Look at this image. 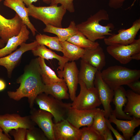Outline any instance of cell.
I'll return each mask as SVG.
<instances>
[{"label":"cell","instance_id":"cell-41","mask_svg":"<svg viewBox=\"0 0 140 140\" xmlns=\"http://www.w3.org/2000/svg\"><path fill=\"white\" fill-rule=\"evenodd\" d=\"M131 140H140V130L138 131L136 134L132 136L130 139Z\"/></svg>","mask_w":140,"mask_h":140},{"label":"cell","instance_id":"cell-30","mask_svg":"<svg viewBox=\"0 0 140 140\" xmlns=\"http://www.w3.org/2000/svg\"><path fill=\"white\" fill-rule=\"evenodd\" d=\"M92 126L102 137L104 132L108 127L106 122L103 110L100 109L95 115Z\"/></svg>","mask_w":140,"mask_h":140},{"label":"cell","instance_id":"cell-33","mask_svg":"<svg viewBox=\"0 0 140 140\" xmlns=\"http://www.w3.org/2000/svg\"><path fill=\"white\" fill-rule=\"evenodd\" d=\"M74 0H51L50 5H57L60 4L66 10L69 12H74L75 9L73 3Z\"/></svg>","mask_w":140,"mask_h":140},{"label":"cell","instance_id":"cell-20","mask_svg":"<svg viewBox=\"0 0 140 140\" xmlns=\"http://www.w3.org/2000/svg\"><path fill=\"white\" fill-rule=\"evenodd\" d=\"M81 58L95 67L98 71H101L106 65L105 55L100 45L94 49L86 50Z\"/></svg>","mask_w":140,"mask_h":140},{"label":"cell","instance_id":"cell-10","mask_svg":"<svg viewBox=\"0 0 140 140\" xmlns=\"http://www.w3.org/2000/svg\"><path fill=\"white\" fill-rule=\"evenodd\" d=\"M30 117H22L17 114H6L0 115V127L4 133L10 137L9 131L19 128L29 129L34 127Z\"/></svg>","mask_w":140,"mask_h":140},{"label":"cell","instance_id":"cell-28","mask_svg":"<svg viewBox=\"0 0 140 140\" xmlns=\"http://www.w3.org/2000/svg\"><path fill=\"white\" fill-rule=\"evenodd\" d=\"M67 41L86 50L94 49L100 45L97 42L91 41L79 31Z\"/></svg>","mask_w":140,"mask_h":140},{"label":"cell","instance_id":"cell-11","mask_svg":"<svg viewBox=\"0 0 140 140\" xmlns=\"http://www.w3.org/2000/svg\"><path fill=\"white\" fill-rule=\"evenodd\" d=\"M79 72L74 61L67 62L62 70L57 71L58 77L65 81L68 88L69 97L72 101L76 96V91L79 84Z\"/></svg>","mask_w":140,"mask_h":140},{"label":"cell","instance_id":"cell-6","mask_svg":"<svg viewBox=\"0 0 140 140\" xmlns=\"http://www.w3.org/2000/svg\"><path fill=\"white\" fill-rule=\"evenodd\" d=\"M107 52L122 64H126L132 60L140 59V39L126 45L108 46Z\"/></svg>","mask_w":140,"mask_h":140},{"label":"cell","instance_id":"cell-43","mask_svg":"<svg viewBox=\"0 0 140 140\" xmlns=\"http://www.w3.org/2000/svg\"><path fill=\"white\" fill-rule=\"evenodd\" d=\"M5 44L0 38V48L4 47L5 46Z\"/></svg>","mask_w":140,"mask_h":140},{"label":"cell","instance_id":"cell-25","mask_svg":"<svg viewBox=\"0 0 140 140\" xmlns=\"http://www.w3.org/2000/svg\"><path fill=\"white\" fill-rule=\"evenodd\" d=\"M68 90L67 85L63 79L61 81L45 85L44 93L57 99L62 100L69 99V94L68 93Z\"/></svg>","mask_w":140,"mask_h":140},{"label":"cell","instance_id":"cell-38","mask_svg":"<svg viewBox=\"0 0 140 140\" xmlns=\"http://www.w3.org/2000/svg\"><path fill=\"white\" fill-rule=\"evenodd\" d=\"M102 137L103 140H114L111 131L108 127L104 132L102 135Z\"/></svg>","mask_w":140,"mask_h":140},{"label":"cell","instance_id":"cell-40","mask_svg":"<svg viewBox=\"0 0 140 140\" xmlns=\"http://www.w3.org/2000/svg\"><path fill=\"white\" fill-rule=\"evenodd\" d=\"M2 129L0 127V140H10V137L3 132Z\"/></svg>","mask_w":140,"mask_h":140},{"label":"cell","instance_id":"cell-9","mask_svg":"<svg viewBox=\"0 0 140 140\" xmlns=\"http://www.w3.org/2000/svg\"><path fill=\"white\" fill-rule=\"evenodd\" d=\"M94 85L104 108V117L108 119L113 110L110 103L114 97V91L103 80L100 71H97L96 73Z\"/></svg>","mask_w":140,"mask_h":140},{"label":"cell","instance_id":"cell-42","mask_svg":"<svg viewBox=\"0 0 140 140\" xmlns=\"http://www.w3.org/2000/svg\"><path fill=\"white\" fill-rule=\"evenodd\" d=\"M6 84L5 81L0 79V91L3 90L5 88Z\"/></svg>","mask_w":140,"mask_h":140},{"label":"cell","instance_id":"cell-35","mask_svg":"<svg viewBox=\"0 0 140 140\" xmlns=\"http://www.w3.org/2000/svg\"><path fill=\"white\" fill-rule=\"evenodd\" d=\"M105 120L107 127L112 132L117 140H125L123 136L121 135L113 127L108 118H105Z\"/></svg>","mask_w":140,"mask_h":140},{"label":"cell","instance_id":"cell-17","mask_svg":"<svg viewBox=\"0 0 140 140\" xmlns=\"http://www.w3.org/2000/svg\"><path fill=\"white\" fill-rule=\"evenodd\" d=\"M108 118L110 122L115 124L118 129L122 132L125 140H130L133 135L135 129L140 125V119L134 117L131 120H121L118 119L111 114Z\"/></svg>","mask_w":140,"mask_h":140},{"label":"cell","instance_id":"cell-36","mask_svg":"<svg viewBox=\"0 0 140 140\" xmlns=\"http://www.w3.org/2000/svg\"><path fill=\"white\" fill-rule=\"evenodd\" d=\"M126 0H109L108 5L112 8L117 9L122 7L124 2ZM136 0H135L132 4V6Z\"/></svg>","mask_w":140,"mask_h":140},{"label":"cell","instance_id":"cell-1","mask_svg":"<svg viewBox=\"0 0 140 140\" xmlns=\"http://www.w3.org/2000/svg\"><path fill=\"white\" fill-rule=\"evenodd\" d=\"M17 82L20 84L19 87L15 91H8V96L17 101L27 97L30 107L32 108L37 96L44 92L45 86L42 79L38 58L32 59L25 67L23 73L17 79Z\"/></svg>","mask_w":140,"mask_h":140},{"label":"cell","instance_id":"cell-24","mask_svg":"<svg viewBox=\"0 0 140 140\" xmlns=\"http://www.w3.org/2000/svg\"><path fill=\"white\" fill-rule=\"evenodd\" d=\"M127 104L123 110L127 114L140 118V94L131 90L126 91Z\"/></svg>","mask_w":140,"mask_h":140},{"label":"cell","instance_id":"cell-4","mask_svg":"<svg viewBox=\"0 0 140 140\" xmlns=\"http://www.w3.org/2000/svg\"><path fill=\"white\" fill-rule=\"evenodd\" d=\"M27 8L29 16L41 21L45 25L62 27V20L67 10L62 5L36 6L31 4Z\"/></svg>","mask_w":140,"mask_h":140},{"label":"cell","instance_id":"cell-18","mask_svg":"<svg viewBox=\"0 0 140 140\" xmlns=\"http://www.w3.org/2000/svg\"><path fill=\"white\" fill-rule=\"evenodd\" d=\"M4 5L15 11L34 36L37 30L29 18L27 7L22 0H4Z\"/></svg>","mask_w":140,"mask_h":140},{"label":"cell","instance_id":"cell-3","mask_svg":"<svg viewBox=\"0 0 140 140\" xmlns=\"http://www.w3.org/2000/svg\"><path fill=\"white\" fill-rule=\"evenodd\" d=\"M102 79L114 91L123 85L139 80L140 71L131 69L121 66H110L101 71Z\"/></svg>","mask_w":140,"mask_h":140},{"label":"cell","instance_id":"cell-22","mask_svg":"<svg viewBox=\"0 0 140 140\" xmlns=\"http://www.w3.org/2000/svg\"><path fill=\"white\" fill-rule=\"evenodd\" d=\"M31 51L34 56H38L44 59H57L58 61L59 65L57 70H62L65 64L69 61L68 59L63 56H61L58 55L43 45L39 44Z\"/></svg>","mask_w":140,"mask_h":140},{"label":"cell","instance_id":"cell-23","mask_svg":"<svg viewBox=\"0 0 140 140\" xmlns=\"http://www.w3.org/2000/svg\"><path fill=\"white\" fill-rule=\"evenodd\" d=\"M43 31L56 35L60 41L63 42L76 34L78 30L74 21L71 22L68 27L65 28H60L53 26L50 24L46 25Z\"/></svg>","mask_w":140,"mask_h":140},{"label":"cell","instance_id":"cell-26","mask_svg":"<svg viewBox=\"0 0 140 140\" xmlns=\"http://www.w3.org/2000/svg\"><path fill=\"white\" fill-rule=\"evenodd\" d=\"M60 43L63 56L69 61H74L81 58L86 50L67 41H60Z\"/></svg>","mask_w":140,"mask_h":140},{"label":"cell","instance_id":"cell-7","mask_svg":"<svg viewBox=\"0 0 140 140\" xmlns=\"http://www.w3.org/2000/svg\"><path fill=\"white\" fill-rule=\"evenodd\" d=\"M79 84L80 92L71 103V108L79 110H88L97 108L101 104L95 87L88 89L81 80H79Z\"/></svg>","mask_w":140,"mask_h":140},{"label":"cell","instance_id":"cell-34","mask_svg":"<svg viewBox=\"0 0 140 140\" xmlns=\"http://www.w3.org/2000/svg\"><path fill=\"white\" fill-rule=\"evenodd\" d=\"M27 129L25 128H19L11 130L9 133L13 137L15 140H25Z\"/></svg>","mask_w":140,"mask_h":140},{"label":"cell","instance_id":"cell-13","mask_svg":"<svg viewBox=\"0 0 140 140\" xmlns=\"http://www.w3.org/2000/svg\"><path fill=\"white\" fill-rule=\"evenodd\" d=\"M30 118L43 131L47 139L55 140L53 131L52 118L53 116L50 113L41 109H34L31 112Z\"/></svg>","mask_w":140,"mask_h":140},{"label":"cell","instance_id":"cell-16","mask_svg":"<svg viewBox=\"0 0 140 140\" xmlns=\"http://www.w3.org/2000/svg\"><path fill=\"white\" fill-rule=\"evenodd\" d=\"M30 33L26 25L24 24L19 33L8 40L5 46L0 48V58L6 56L17 50V47L29 39Z\"/></svg>","mask_w":140,"mask_h":140},{"label":"cell","instance_id":"cell-2","mask_svg":"<svg viewBox=\"0 0 140 140\" xmlns=\"http://www.w3.org/2000/svg\"><path fill=\"white\" fill-rule=\"evenodd\" d=\"M109 15L104 9L99 10L91 15L87 20L76 25L78 31L82 33L91 41L95 42L98 39H104L106 36H110L111 32L114 29L111 23L106 26L101 25L99 22L102 20H108Z\"/></svg>","mask_w":140,"mask_h":140},{"label":"cell","instance_id":"cell-31","mask_svg":"<svg viewBox=\"0 0 140 140\" xmlns=\"http://www.w3.org/2000/svg\"><path fill=\"white\" fill-rule=\"evenodd\" d=\"M80 140H103L102 136L92 126L84 127L80 129Z\"/></svg>","mask_w":140,"mask_h":140},{"label":"cell","instance_id":"cell-19","mask_svg":"<svg viewBox=\"0 0 140 140\" xmlns=\"http://www.w3.org/2000/svg\"><path fill=\"white\" fill-rule=\"evenodd\" d=\"M114 94L112 101L115 106V109L112 110L111 114L118 118L130 120L133 118L123 110V106L127 102L126 96V90L122 86L114 90Z\"/></svg>","mask_w":140,"mask_h":140},{"label":"cell","instance_id":"cell-39","mask_svg":"<svg viewBox=\"0 0 140 140\" xmlns=\"http://www.w3.org/2000/svg\"><path fill=\"white\" fill-rule=\"evenodd\" d=\"M27 6L32 4L33 2H36L38 0H22ZM43 1L47 4H50L51 0H43Z\"/></svg>","mask_w":140,"mask_h":140},{"label":"cell","instance_id":"cell-5","mask_svg":"<svg viewBox=\"0 0 140 140\" xmlns=\"http://www.w3.org/2000/svg\"><path fill=\"white\" fill-rule=\"evenodd\" d=\"M35 101L40 109L51 113L55 123L66 119L68 111L71 108V103L63 102L52 96L44 93L39 94Z\"/></svg>","mask_w":140,"mask_h":140},{"label":"cell","instance_id":"cell-12","mask_svg":"<svg viewBox=\"0 0 140 140\" xmlns=\"http://www.w3.org/2000/svg\"><path fill=\"white\" fill-rule=\"evenodd\" d=\"M38 44L36 40L28 44L23 43L20 45L19 48L13 52L0 58V66H3L6 69L9 78L11 77L13 71L19 62L23 53L32 50Z\"/></svg>","mask_w":140,"mask_h":140},{"label":"cell","instance_id":"cell-21","mask_svg":"<svg viewBox=\"0 0 140 140\" xmlns=\"http://www.w3.org/2000/svg\"><path fill=\"white\" fill-rule=\"evenodd\" d=\"M78 73L79 80H81L86 87L89 89L94 87V81L97 68L87 62L81 59Z\"/></svg>","mask_w":140,"mask_h":140},{"label":"cell","instance_id":"cell-15","mask_svg":"<svg viewBox=\"0 0 140 140\" xmlns=\"http://www.w3.org/2000/svg\"><path fill=\"white\" fill-rule=\"evenodd\" d=\"M53 131L55 140H80L81 132L66 119L55 123Z\"/></svg>","mask_w":140,"mask_h":140},{"label":"cell","instance_id":"cell-29","mask_svg":"<svg viewBox=\"0 0 140 140\" xmlns=\"http://www.w3.org/2000/svg\"><path fill=\"white\" fill-rule=\"evenodd\" d=\"M36 40L39 44L43 45L50 49L62 52V48L57 36L51 37L45 34H37Z\"/></svg>","mask_w":140,"mask_h":140},{"label":"cell","instance_id":"cell-37","mask_svg":"<svg viewBox=\"0 0 140 140\" xmlns=\"http://www.w3.org/2000/svg\"><path fill=\"white\" fill-rule=\"evenodd\" d=\"M131 90L140 94V81L139 80L133 81L127 85Z\"/></svg>","mask_w":140,"mask_h":140},{"label":"cell","instance_id":"cell-8","mask_svg":"<svg viewBox=\"0 0 140 140\" xmlns=\"http://www.w3.org/2000/svg\"><path fill=\"white\" fill-rule=\"evenodd\" d=\"M140 29V19H137L132 25L127 29L119 30L117 34H112L104 39L105 44L108 46L115 45H126L132 42Z\"/></svg>","mask_w":140,"mask_h":140},{"label":"cell","instance_id":"cell-27","mask_svg":"<svg viewBox=\"0 0 140 140\" xmlns=\"http://www.w3.org/2000/svg\"><path fill=\"white\" fill-rule=\"evenodd\" d=\"M38 59L40 66L42 79L44 84H50L63 80V79L59 78L55 72L46 65L44 59L38 57Z\"/></svg>","mask_w":140,"mask_h":140},{"label":"cell","instance_id":"cell-14","mask_svg":"<svg viewBox=\"0 0 140 140\" xmlns=\"http://www.w3.org/2000/svg\"><path fill=\"white\" fill-rule=\"evenodd\" d=\"M100 109L96 108L88 110H79L71 108L66 120L78 129L82 127L92 126L94 117Z\"/></svg>","mask_w":140,"mask_h":140},{"label":"cell","instance_id":"cell-32","mask_svg":"<svg viewBox=\"0 0 140 140\" xmlns=\"http://www.w3.org/2000/svg\"><path fill=\"white\" fill-rule=\"evenodd\" d=\"M47 139L44 135L33 127L27 129L26 137V140H44Z\"/></svg>","mask_w":140,"mask_h":140}]
</instances>
